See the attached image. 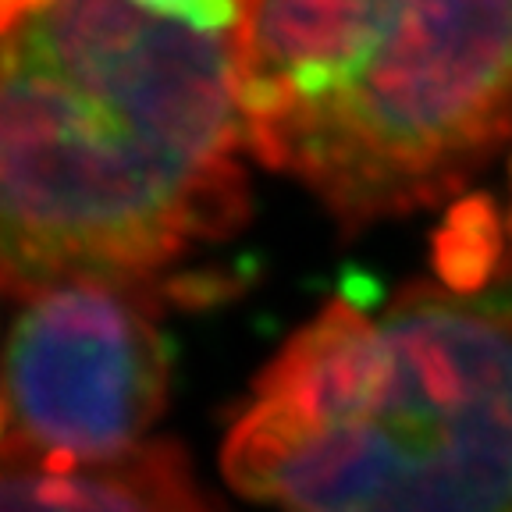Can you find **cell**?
Here are the masks:
<instances>
[{"label":"cell","mask_w":512,"mask_h":512,"mask_svg":"<svg viewBox=\"0 0 512 512\" xmlns=\"http://www.w3.org/2000/svg\"><path fill=\"white\" fill-rule=\"evenodd\" d=\"M242 0H36L4 22L0 285L153 281L246 217Z\"/></svg>","instance_id":"cell-1"},{"label":"cell","mask_w":512,"mask_h":512,"mask_svg":"<svg viewBox=\"0 0 512 512\" xmlns=\"http://www.w3.org/2000/svg\"><path fill=\"white\" fill-rule=\"evenodd\" d=\"M221 466L278 512H512V278L338 296L260 370Z\"/></svg>","instance_id":"cell-2"},{"label":"cell","mask_w":512,"mask_h":512,"mask_svg":"<svg viewBox=\"0 0 512 512\" xmlns=\"http://www.w3.org/2000/svg\"><path fill=\"white\" fill-rule=\"evenodd\" d=\"M249 150L342 228L445 200L512 128V0H242Z\"/></svg>","instance_id":"cell-3"},{"label":"cell","mask_w":512,"mask_h":512,"mask_svg":"<svg viewBox=\"0 0 512 512\" xmlns=\"http://www.w3.org/2000/svg\"><path fill=\"white\" fill-rule=\"evenodd\" d=\"M4 352V459L104 463L146 441L168 406L153 281L68 278L36 288Z\"/></svg>","instance_id":"cell-4"},{"label":"cell","mask_w":512,"mask_h":512,"mask_svg":"<svg viewBox=\"0 0 512 512\" xmlns=\"http://www.w3.org/2000/svg\"><path fill=\"white\" fill-rule=\"evenodd\" d=\"M0 512H217L175 441H143L104 463L4 459Z\"/></svg>","instance_id":"cell-5"},{"label":"cell","mask_w":512,"mask_h":512,"mask_svg":"<svg viewBox=\"0 0 512 512\" xmlns=\"http://www.w3.org/2000/svg\"><path fill=\"white\" fill-rule=\"evenodd\" d=\"M498 260V228L488 203H466L452 214L448 232L441 235L438 264L448 285H484Z\"/></svg>","instance_id":"cell-6"},{"label":"cell","mask_w":512,"mask_h":512,"mask_svg":"<svg viewBox=\"0 0 512 512\" xmlns=\"http://www.w3.org/2000/svg\"><path fill=\"white\" fill-rule=\"evenodd\" d=\"M29 4H36V0H4V22H8V18H15L18 11H25Z\"/></svg>","instance_id":"cell-7"}]
</instances>
